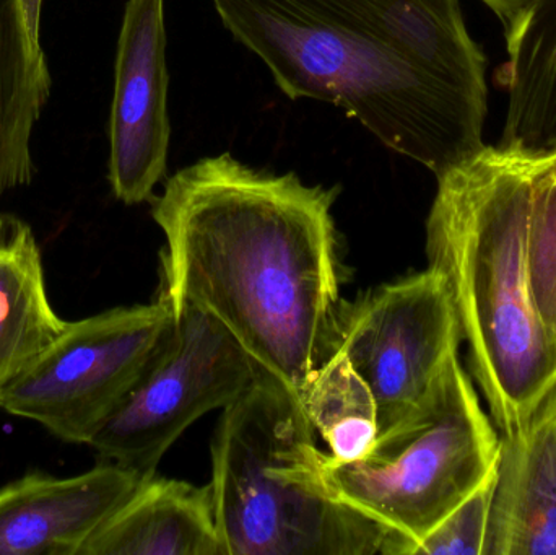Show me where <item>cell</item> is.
<instances>
[{"mask_svg":"<svg viewBox=\"0 0 556 555\" xmlns=\"http://www.w3.org/2000/svg\"><path fill=\"white\" fill-rule=\"evenodd\" d=\"M78 555H222L211 484L149 476Z\"/></svg>","mask_w":556,"mask_h":555,"instance_id":"12","label":"cell"},{"mask_svg":"<svg viewBox=\"0 0 556 555\" xmlns=\"http://www.w3.org/2000/svg\"><path fill=\"white\" fill-rule=\"evenodd\" d=\"M324 456L296 394L261 371L222 409L212 442L222 555H405L330 491Z\"/></svg>","mask_w":556,"mask_h":555,"instance_id":"4","label":"cell"},{"mask_svg":"<svg viewBox=\"0 0 556 555\" xmlns=\"http://www.w3.org/2000/svg\"><path fill=\"white\" fill-rule=\"evenodd\" d=\"M460 341L446 282L428 267L339 303L332 352H340L368 387L381 436L427 400Z\"/></svg>","mask_w":556,"mask_h":555,"instance_id":"8","label":"cell"},{"mask_svg":"<svg viewBox=\"0 0 556 555\" xmlns=\"http://www.w3.org/2000/svg\"><path fill=\"white\" fill-rule=\"evenodd\" d=\"M480 2L485 3L493 13H495L496 18L502 22L503 26L511 23L519 13L528 10L529 7L534 5L539 0H480Z\"/></svg>","mask_w":556,"mask_h":555,"instance_id":"18","label":"cell"},{"mask_svg":"<svg viewBox=\"0 0 556 555\" xmlns=\"http://www.w3.org/2000/svg\"><path fill=\"white\" fill-rule=\"evenodd\" d=\"M337 194L227 152L179 169L153 199L166 238L159 299L214 316L298 400L332 354Z\"/></svg>","mask_w":556,"mask_h":555,"instance_id":"1","label":"cell"},{"mask_svg":"<svg viewBox=\"0 0 556 555\" xmlns=\"http://www.w3.org/2000/svg\"><path fill=\"white\" fill-rule=\"evenodd\" d=\"M67 323L49 303L31 228L0 214V391L65 331Z\"/></svg>","mask_w":556,"mask_h":555,"instance_id":"15","label":"cell"},{"mask_svg":"<svg viewBox=\"0 0 556 555\" xmlns=\"http://www.w3.org/2000/svg\"><path fill=\"white\" fill-rule=\"evenodd\" d=\"M485 555H556V384L502 437Z\"/></svg>","mask_w":556,"mask_h":555,"instance_id":"11","label":"cell"},{"mask_svg":"<svg viewBox=\"0 0 556 555\" xmlns=\"http://www.w3.org/2000/svg\"><path fill=\"white\" fill-rule=\"evenodd\" d=\"M502 437L472 380L451 358L427 400L356 459L324 456L330 491L415 555L467 495L498 468Z\"/></svg>","mask_w":556,"mask_h":555,"instance_id":"5","label":"cell"},{"mask_svg":"<svg viewBox=\"0 0 556 555\" xmlns=\"http://www.w3.org/2000/svg\"><path fill=\"white\" fill-rule=\"evenodd\" d=\"M508 91L502 146L556 149V0H539L505 26Z\"/></svg>","mask_w":556,"mask_h":555,"instance_id":"14","label":"cell"},{"mask_svg":"<svg viewBox=\"0 0 556 555\" xmlns=\"http://www.w3.org/2000/svg\"><path fill=\"white\" fill-rule=\"evenodd\" d=\"M165 2L129 0L117 41L110 117V182L127 205L152 201L168 163Z\"/></svg>","mask_w":556,"mask_h":555,"instance_id":"9","label":"cell"},{"mask_svg":"<svg viewBox=\"0 0 556 555\" xmlns=\"http://www.w3.org/2000/svg\"><path fill=\"white\" fill-rule=\"evenodd\" d=\"M300 403L332 458H359L378 439L375 400L340 352L333 351L317 368Z\"/></svg>","mask_w":556,"mask_h":555,"instance_id":"16","label":"cell"},{"mask_svg":"<svg viewBox=\"0 0 556 555\" xmlns=\"http://www.w3.org/2000/svg\"><path fill=\"white\" fill-rule=\"evenodd\" d=\"M496 471L420 541L415 555H485Z\"/></svg>","mask_w":556,"mask_h":555,"instance_id":"17","label":"cell"},{"mask_svg":"<svg viewBox=\"0 0 556 555\" xmlns=\"http://www.w3.org/2000/svg\"><path fill=\"white\" fill-rule=\"evenodd\" d=\"M288 98L326 101L434 176L486 146V58L460 0H212Z\"/></svg>","mask_w":556,"mask_h":555,"instance_id":"2","label":"cell"},{"mask_svg":"<svg viewBox=\"0 0 556 555\" xmlns=\"http://www.w3.org/2000/svg\"><path fill=\"white\" fill-rule=\"evenodd\" d=\"M104 462L72 478L28 475L0 489V555H78L143 481Z\"/></svg>","mask_w":556,"mask_h":555,"instance_id":"10","label":"cell"},{"mask_svg":"<svg viewBox=\"0 0 556 555\" xmlns=\"http://www.w3.org/2000/svg\"><path fill=\"white\" fill-rule=\"evenodd\" d=\"M173 323L172 306L162 299L67 323L0 391V409L41 424L64 442L88 445L162 348Z\"/></svg>","mask_w":556,"mask_h":555,"instance_id":"7","label":"cell"},{"mask_svg":"<svg viewBox=\"0 0 556 555\" xmlns=\"http://www.w3.org/2000/svg\"><path fill=\"white\" fill-rule=\"evenodd\" d=\"M173 316L162 348L88 443L142 478L156 475L195 420L230 406L263 371L214 316L194 306Z\"/></svg>","mask_w":556,"mask_h":555,"instance_id":"6","label":"cell"},{"mask_svg":"<svg viewBox=\"0 0 556 555\" xmlns=\"http://www.w3.org/2000/svg\"><path fill=\"white\" fill-rule=\"evenodd\" d=\"M51 87L41 25L25 0H0V202L35 176L31 136Z\"/></svg>","mask_w":556,"mask_h":555,"instance_id":"13","label":"cell"},{"mask_svg":"<svg viewBox=\"0 0 556 555\" xmlns=\"http://www.w3.org/2000/svg\"><path fill=\"white\" fill-rule=\"evenodd\" d=\"M555 149L485 146L437 176L427 256L443 276L469 364L500 437L556 384V341L532 280L535 202Z\"/></svg>","mask_w":556,"mask_h":555,"instance_id":"3","label":"cell"}]
</instances>
